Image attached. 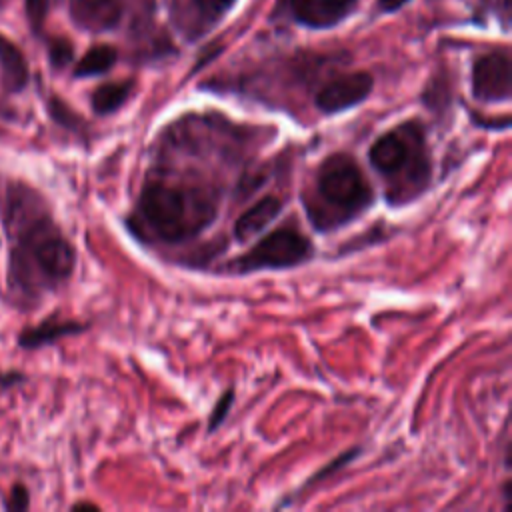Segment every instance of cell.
Instances as JSON below:
<instances>
[{
	"label": "cell",
	"mask_w": 512,
	"mask_h": 512,
	"mask_svg": "<svg viewBox=\"0 0 512 512\" xmlns=\"http://www.w3.org/2000/svg\"><path fill=\"white\" fill-rule=\"evenodd\" d=\"M510 58L506 52L480 56L472 66V94L480 102H506L510 98Z\"/></svg>",
	"instance_id": "cell-6"
},
{
	"label": "cell",
	"mask_w": 512,
	"mask_h": 512,
	"mask_svg": "<svg viewBox=\"0 0 512 512\" xmlns=\"http://www.w3.org/2000/svg\"><path fill=\"white\" fill-rule=\"evenodd\" d=\"M374 80L368 72L342 74L320 88L316 94V108L322 114H340L364 102L372 92Z\"/></svg>",
	"instance_id": "cell-7"
},
{
	"label": "cell",
	"mask_w": 512,
	"mask_h": 512,
	"mask_svg": "<svg viewBox=\"0 0 512 512\" xmlns=\"http://www.w3.org/2000/svg\"><path fill=\"white\" fill-rule=\"evenodd\" d=\"M74 508H92V510H96L98 506H94V504H74Z\"/></svg>",
	"instance_id": "cell-21"
},
{
	"label": "cell",
	"mask_w": 512,
	"mask_h": 512,
	"mask_svg": "<svg viewBox=\"0 0 512 512\" xmlns=\"http://www.w3.org/2000/svg\"><path fill=\"white\" fill-rule=\"evenodd\" d=\"M0 4H2V0H0Z\"/></svg>",
	"instance_id": "cell-22"
},
{
	"label": "cell",
	"mask_w": 512,
	"mask_h": 512,
	"mask_svg": "<svg viewBox=\"0 0 512 512\" xmlns=\"http://www.w3.org/2000/svg\"><path fill=\"white\" fill-rule=\"evenodd\" d=\"M48 54H50V62L56 68H62V66H66L72 60L74 48H72V44L66 38H56V40L50 42Z\"/></svg>",
	"instance_id": "cell-16"
},
{
	"label": "cell",
	"mask_w": 512,
	"mask_h": 512,
	"mask_svg": "<svg viewBox=\"0 0 512 512\" xmlns=\"http://www.w3.org/2000/svg\"><path fill=\"white\" fill-rule=\"evenodd\" d=\"M232 2H234V0H196V4H198L204 12H208V14H220V12H224Z\"/></svg>",
	"instance_id": "cell-19"
},
{
	"label": "cell",
	"mask_w": 512,
	"mask_h": 512,
	"mask_svg": "<svg viewBox=\"0 0 512 512\" xmlns=\"http://www.w3.org/2000/svg\"><path fill=\"white\" fill-rule=\"evenodd\" d=\"M48 12V0H26V16L34 30H38L44 24Z\"/></svg>",
	"instance_id": "cell-17"
},
{
	"label": "cell",
	"mask_w": 512,
	"mask_h": 512,
	"mask_svg": "<svg viewBox=\"0 0 512 512\" xmlns=\"http://www.w3.org/2000/svg\"><path fill=\"white\" fill-rule=\"evenodd\" d=\"M132 88H134L132 80L108 82V84L98 86L94 90V94H92V108H94V112L100 114V116L116 112L128 100V96L132 94Z\"/></svg>",
	"instance_id": "cell-12"
},
{
	"label": "cell",
	"mask_w": 512,
	"mask_h": 512,
	"mask_svg": "<svg viewBox=\"0 0 512 512\" xmlns=\"http://www.w3.org/2000/svg\"><path fill=\"white\" fill-rule=\"evenodd\" d=\"M80 330H82V326L76 322H48L44 326L24 332L20 342L26 346H40V344L52 342L56 338H62V336H68V334H74Z\"/></svg>",
	"instance_id": "cell-14"
},
{
	"label": "cell",
	"mask_w": 512,
	"mask_h": 512,
	"mask_svg": "<svg viewBox=\"0 0 512 512\" xmlns=\"http://www.w3.org/2000/svg\"><path fill=\"white\" fill-rule=\"evenodd\" d=\"M0 68H2V78L8 90L18 92L26 86L28 82V64L22 56V52L0 34Z\"/></svg>",
	"instance_id": "cell-11"
},
{
	"label": "cell",
	"mask_w": 512,
	"mask_h": 512,
	"mask_svg": "<svg viewBox=\"0 0 512 512\" xmlns=\"http://www.w3.org/2000/svg\"><path fill=\"white\" fill-rule=\"evenodd\" d=\"M122 14V0H74L72 18L88 30H106L116 26Z\"/></svg>",
	"instance_id": "cell-10"
},
{
	"label": "cell",
	"mask_w": 512,
	"mask_h": 512,
	"mask_svg": "<svg viewBox=\"0 0 512 512\" xmlns=\"http://www.w3.org/2000/svg\"><path fill=\"white\" fill-rule=\"evenodd\" d=\"M284 208V202L274 196V194H268V196H262L260 200H256L250 208H246L238 220L234 222V238L238 242H250L254 240L256 236H260L282 212Z\"/></svg>",
	"instance_id": "cell-8"
},
{
	"label": "cell",
	"mask_w": 512,
	"mask_h": 512,
	"mask_svg": "<svg viewBox=\"0 0 512 512\" xmlns=\"http://www.w3.org/2000/svg\"><path fill=\"white\" fill-rule=\"evenodd\" d=\"M314 258L312 240L294 226H282L264 234L244 254L226 264L234 274H252L260 270H288Z\"/></svg>",
	"instance_id": "cell-4"
},
{
	"label": "cell",
	"mask_w": 512,
	"mask_h": 512,
	"mask_svg": "<svg viewBox=\"0 0 512 512\" xmlns=\"http://www.w3.org/2000/svg\"><path fill=\"white\" fill-rule=\"evenodd\" d=\"M302 200L312 226L330 232L370 210L374 190L354 156L334 152L320 162L314 184Z\"/></svg>",
	"instance_id": "cell-3"
},
{
	"label": "cell",
	"mask_w": 512,
	"mask_h": 512,
	"mask_svg": "<svg viewBox=\"0 0 512 512\" xmlns=\"http://www.w3.org/2000/svg\"><path fill=\"white\" fill-rule=\"evenodd\" d=\"M116 62V50L112 46H94L90 48L82 60L76 64V70L74 74L80 76V78H86V76H98V74H104L108 72Z\"/></svg>",
	"instance_id": "cell-13"
},
{
	"label": "cell",
	"mask_w": 512,
	"mask_h": 512,
	"mask_svg": "<svg viewBox=\"0 0 512 512\" xmlns=\"http://www.w3.org/2000/svg\"><path fill=\"white\" fill-rule=\"evenodd\" d=\"M292 14L302 24L314 28H326L342 20L356 0H288Z\"/></svg>",
	"instance_id": "cell-9"
},
{
	"label": "cell",
	"mask_w": 512,
	"mask_h": 512,
	"mask_svg": "<svg viewBox=\"0 0 512 512\" xmlns=\"http://www.w3.org/2000/svg\"><path fill=\"white\" fill-rule=\"evenodd\" d=\"M6 508L8 510H24V508H28V492H26V488L16 486L12 490V494L8 496V500H6Z\"/></svg>",
	"instance_id": "cell-18"
},
{
	"label": "cell",
	"mask_w": 512,
	"mask_h": 512,
	"mask_svg": "<svg viewBox=\"0 0 512 512\" xmlns=\"http://www.w3.org/2000/svg\"><path fill=\"white\" fill-rule=\"evenodd\" d=\"M220 210L218 186L190 176H150L138 198L128 226L134 234L176 244L200 236Z\"/></svg>",
	"instance_id": "cell-1"
},
{
	"label": "cell",
	"mask_w": 512,
	"mask_h": 512,
	"mask_svg": "<svg viewBox=\"0 0 512 512\" xmlns=\"http://www.w3.org/2000/svg\"><path fill=\"white\" fill-rule=\"evenodd\" d=\"M22 252L26 266L34 268L48 284L64 282L74 270V248L48 218H38L24 232Z\"/></svg>",
	"instance_id": "cell-5"
},
{
	"label": "cell",
	"mask_w": 512,
	"mask_h": 512,
	"mask_svg": "<svg viewBox=\"0 0 512 512\" xmlns=\"http://www.w3.org/2000/svg\"><path fill=\"white\" fill-rule=\"evenodd\" d=\"M404 2H408V0H380V6H382L384 10H396V8H400Z\"/></svg>",
	"instance_id": "cell-20"
},
{
	"label": "cell",
	"mask_w": 512,
	"mask_h": 512,
	"mask_svg": "<svg viewBox=\"0 0 512 512\" xmlns=\"http://www.w3.org/2000/svg\"><path fill=\"white\" fill-rule=\"evenodd\" d=\"M370 166L386 180V200L404 206L432 182V156L420 120H406L380 134L368 150Z\"/></svg>",
	"instance_id": "cell-2"
},
{
	"label": "cell",
	"mask_w": 512,
	"mask_h": 512,
	"mask_svg": "<svg viewBox=\"0 0 512 512\" xmlns=\"http://www.w3.org/2000/svg\"><path fill=\"white\" fill-rule=\"evenodd\" d=\"M232 404H234V390L228 388L224 394H220V398L216 400L214 408L210 410V416H208V432H214V430L226 420V416L230 414Z\"/></svg>",
	"instance_id": "cell-15"
}]
</instances>
